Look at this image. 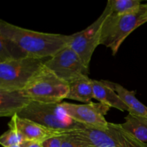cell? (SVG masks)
Returning a JSON list of instances; mask_svg holds the SVG:
<instances>
[{
    "mask_svg": "<svg viewBox=\"0 0 147 147\" xmlns=\"http://www.w3.org/2000/svg\"><path fill=\"white\" fill-rule=\"evenodd\" d=\"M0 36L14 45L24 57L48 59L67 46L71 34L34 31L0 20Z\"/></svg>",
    "mask_w": 147,
    "mask_h": 147,
    "instance_id": "cell-1",
    "label": "cell"
},
{
    "mask_svg": "<svg viewBox=\"0 0 147 147\" xmlns=\"http://www.w3.org/2000/svg\"><path fill=\"white\" fill-rule=\"evenodd\" d=\"M147 22V7L142 4L139 11L127 14L111 13L103 24L100 35V45L110 49L113 55L126 37L136 29Z\"/></svg>",
    "mask_w": 147,
    "mask_h": 147,
    "instance_id": "cell-2",
    "label": "cell"
},
{
    "mask_svg": "<svg viewBox=\"0 0 147 147\" xmlns=\"http://www.w3.org/2000/svg\"><path fill=\"white\" fill-rule=\"evenodd\" d=\"M17 115L63 134L85 127L69 117L63 110L60 103L32 101Z\"/></svg>",
    "mask_w": 147,
    "mask_h": 147,
    "instance_id": "cell-3",
    "label": "cell"
},
{
    "mask_svg": "<svg viewBox=\"0 0 147 147\" xmlns=\"http://www.w3.org/2000/svg\"><path fill=\"white\" fill-rule=\"evenodd\" d=\"M47 60L25 57L0 63V90H24Z\"/></svg>",
    "mask_w": 147,
    "mask_h": 147,
    "instance_id": "cell-4",
    "label": "cell"
},
{
    "mask_svg": "<svg viewBox=\"0 0 147 147\" xmlns=\"http://www.w3.org/2000/svg\"><path fill=\"white\" fill-rule=\"evenodd\" d=\"M22 90L32 101L60 103L67 98L69 85L44 65Z\"/></svg>",
    "mask_w": 147,
    "mask_h": 147,
    "instance_id": "cell-5",
    "label": "cell"
},
{
    "mask_svg": "<svg viewBox=\"0 0 147 147\" xmlns=\"http://www.w3.org/2000/svg\"><path fill=\"white\" fill-rule=\"evenodd\" d=\"M111 13L112 11L107 4L102 14L94 22L82 31L71 34V40L68 45L77 53L88 68H89L95 50L100 45L102 27L106 17Z\"/></svg>",
    "mask_w": 147,
    "mask_h": 147,
    "instance_id": "cell-6",
    "label": "cell"
},
{
    "mask_svg": "<svg viewBox=\"0 0 147 147\" xmlns=\"http://www.w3.org/2000/svg\"><path fill=\"white\" fill-rule=\"evenodd\" d=\"M45 66L67 83L82 76H88L89 73V68L69 45L47 59Z\"/></svg>",
    "mask_w": 147,
    "mask_h": 147,
    "instance_id": "cell-7",
    "label": "cell"
},
{
    "mask_svg": "<svg viewBox=\"0 0 147 147\" xmlns=\"http://www.w3.org/2000/svg\"><path fill=\"white\" fill-rule=\"evenodd\" d=\"M60 106L65 113L83 126L96 130L107 131L109 122L105 116L110 110L111 107L100 103L90 102L86 104L75 103H60Z\"/></svg>",
    "mask_w": 147,
    "mask_h": 147,
    "instance_id": "cell-8",
    "label": "cell"
},
{
    "mask_svg": "<svg viewBox=\"0 0 147 147\" xmlns=\"http://www.w3.org/2000/svg\"><path fill=\"white\" fill-rule=\"evenodd\" d=\"M9 129L17 131L23 140L37 141L43 142L47 139L63 133L50 129L40 123L14 115L8 123Z\"/></svg>",
    "mask_w": 147,
    "mask_h": 147,
    "instance_id": "cell-9",
    "label": "cell"
},
{
    "mask_svg": "<svg viewBox=\"0 0 147 147\" xmlns=\"http://www.w3.org/2000/svg\"><path fill=\"white\" fill-rule=\"evenodd\" d=\"M32 102L23 90H0V116L12 117Z\"/></svg>",
    "mask_w": 147,
    "mask_h": 147,
    "instance_id": "cell-10",
    "label": "cell"
},
{
    "mask_svg": "<svg viewBox=\"0 0 147 147\" xmlns=\"http://www.w3.org/2000/svg\"><path fill=\"white\" fill-rule=\"evenodd\" d=\"M94 98L100 103L121 111L129 112V108L115 90L113 82L93 80Z\"/></svg>",
    "mask_w": 147,
    "mask_h": 147,
    "instance_id": "cell-11",
    "label": "cell"
},
{
    "mask_svg": "<svg viewBox=\"0 0 147 147\" xmlns=\"http://www.w3.org/2000/svg\"><path fill=\"white\" fill-rule=\"evenodd\" d=\"M69 92L67 99L77 100L82 103H89L94 98L93 80L88 76H82L68 83Z\"/></svg>",
    "mask_w": 147,
    "mask_h": 147,
    "instance_id": "cell-12",
    "label": "cell"
},
{
    "mask_svg": "<svg viewBox=\"0 0 147 147\" xmlns=\"http://www.w3.org/2000/svg\"><path fill=\"white\" fill-rule=\"evenodd\" d=\"M107 132L113 140V147H147V143L141 142L125 131L121 124L109 123Z\"/></svg>",
    "mask_w": 147,
    "mask_h": 147,
    "instance_id": "cell-13",
    "label": "cell"
},
{
    "mask_svg": "<svg viewBox=\"0 0 147 147\" xmlns=\"http://www.w3.org/2000/svg\"><path fill=\"white\" fill-rule=\"evenodd\" d=\"M113 87L121 100L129 108V113L147 118V107L138 100L135 91L127 90L119 83H113Z\"/></svg>",
    "mask_w": 147,
    "mask_h": 147,
    "instance_id": "cell-14",
    "label": "cell"
},
{
    "mask_svg": "<svg viewBox=\"0 0 147 147\" xmlns=\"http://www.w3.org/2000/svg\"><path fill=\"white\" fill-rule=\"evenodd\" d=\"M125 120L121 123V127L141 142L147 143V118L129 113Z\"/></svg>",
    "mask_w": 147,
    "mask_h": 147,
    "instance_id": "cell-15",
    "label": "cell"
},
{
    "mask_svg": "<svg viewBox=\"0 0 147 147\" xmlns=\"http://www.w3.org/2000/svg\"><path fill=\"white\" fill-rule=\"evenodd\" d=\"M112 13L127 14L136 12L142 6L141 0H109L107 1Z\"/></svg>",
    "mask_w": 147,
    "mask_h": 147,
    "instance_id": "cell-16",
    "label": "cell"
},
{
    "mask_svg": "<svg viewBox=\"0 0 147 147\" xmlns=\"http://www.w3.org/2000/svg\"><path fill=\"white\" fill-rule=\"evenodd\" d=\"M61 147H96L87 138L76 131L65 133Z\"/></svg>",
    "mask_w": 147,
    "mask_h": 147,
    "instance_id": "cell-17",
    "label": "cell"
},
{
    "mask_svg": "<svg viewBox=\"0 0 147 147\" xmlns=\"http://www.w3.org/2000/svg\"><path fill=\"white\" fill-rule=\"evenodd\" d=\"M23 139L18 132L13 129H9L0 136V144L3 147H9L20 145Z\"/></svg>",
    "mask_w": 147,
    "mask_h": 147,
    "instance_id": "cell-18",
    "label": "cell"
},
{
    "mask_svg": "<svg viewBox=\"0 0 147 147\" xmlns=\"http://www.w3.org/2000/svg\"><path fill=\"white\" fill-rule=\"evenodd\" d=\"M65 133L47 139L42 142L43 147H61L64 139Z\"/></svg>",
    "mask_w": 147,
    "mask_h": 147,
    "instance_id": "cell-19",
    "label": "cell"
},
{
    "mask_svg": "<svg viewBox=\"0 0 147 147\" xmlns=\"http://www.w3.org/2000/svg\"><path fill=\"white\" fill-rule=\"evenodd\" d=\"M20 146V147H43L42 142L31 140L22 141Z\"/></svg>",
    "mask_w": 147,
    "mask_h": 147,
    "instance_id": "cell-20",
    "label": "cell"
},
{
    "mask_svg": "<svg viewBox=\"0 0 147 147\" xmlns=\"http://www.w3.org/2000/svg\"><path fill=\"white\" fill-rule=\"evenodd\" d=\"M9 147H20V145H16V146H9Z\"/></svg>",
    "mask_w": 147,
    "mask_h": 147,
    "instance_id": "cell-21",
    "label": "cell"
},
{
    "mask_svg": "<svg viewBox=\"0 0 147 147\" xmlns=\"http://www.w3.org/2000/svg\"><path fill=\"white\" fill-rule=\"evenodd\" d=\"M146 7H147V3H146Z\"/></svg>",
    "mask_w": 147,
    "mask_h": 147,
    "instance_id": "cell-22",
    "label": "cell"
}]
</instances>
